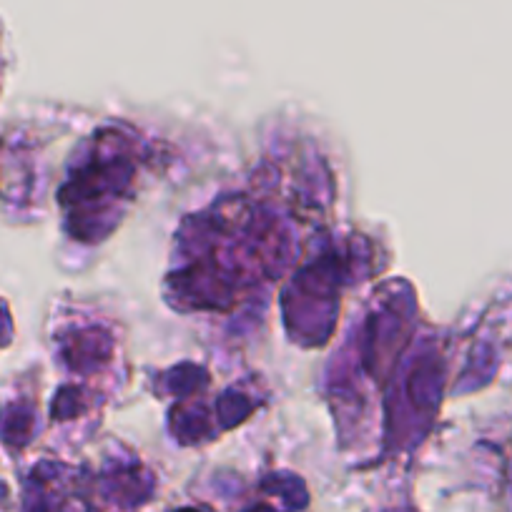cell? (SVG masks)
Listing matches in <instances>:
<instances>
[{"label": "cell", "mask_w": 512, "mask_h": 512, "mask_svg": "<svg viewBox=\"0 0 512 512\" xmlns=\"http://www.w3.org/2000/svg\"><path fill=\"white\" fill-rule=\"evenodd\" d=\"M179 512H196V510H179Z\"/></svg>", "instance_id": "1"}]
</instances>
